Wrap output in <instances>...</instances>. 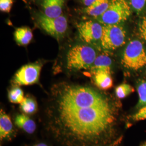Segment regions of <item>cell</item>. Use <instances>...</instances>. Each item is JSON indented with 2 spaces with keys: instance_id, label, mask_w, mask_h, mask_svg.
<instances>
[{
  "instance_id": "5b68a950",
  "label": "cell",
  "mask_w": 146,
  "mask_h": 146,
  "mask_svg": "<svg viewBox=\"0 0 146 146\" xmlns=\"http://www.w3.org/2000/svg\"><path fill=\"white\" fill-rule=\"evenodd\" d=\"M125 31L119 25H104L100 44L106 50H114L125 43Z\"/></svg>"
},
{
  "instance_id": "4fadbf2b",
  "label": "cell",
  "mask_w": 146,
  "mask_h": 146,
  "mask_svg": "<svg viewBox=\"0 0 146 146\" xmlns=\"http://www.w3.org/2000/svg\"><path fill=\"white\" fill-rule=\"evenodd\" d=\"M14 122L16 125L28 134H32L36 130V125L35 122L25 114L17 115Z\"/></svg>"
},
{
  "instance_id": "6da1fadb",
  "label": "cell",
  "mask_w": 146,
  "mask_h": 146,
  "mask_svg": "<svg viewBox=\"0 0 146 146\" xmlns=\"http://www.w3.org/2000/svg\"><path fill=\"white\" fill-rule=\"evenodd\" d=\"M54 134L67 144L87 146L109 135L114 110L102 95L86 86L67 85L59 90L49 115Z\"/></svg>"
},
{
  "instance_id": "9c48e42d",
  "label": "cell",
  "mask_w": 146,
  "mask_h": 146,
  "mask_svg": "<svg viewBox=\"0 0 146 146\" xmlns=\"http://www.w3.org/2000/svg\"><path fill=\"white\" fill-rule=\"evenodd\" d=\"M65 0H43L42 6L43 14L49 17H58L62 15Z\"/></svg>"
},
{
  "instance_id": "e0dca14e",
  "label": "cell",
  "mask_w": 146,
  "mask_h": 146,
  "mask_svg": "<svg viewBox=\"0 0 146 146\" xmlns=\"http://www.w3.org/2000/svg\"><path fill=\"white\" fill-rule=\"evenodd\" d=\"M8 99L11 103L21 104L25 99L23 90L19 87H15L9 92Z\"/></svg>"
},
{
  "instance_id": "30bf717a",
  "label": "cell",
  "mask_w": 146,
  "mask_h": 146,
  "mask_svg": "<svg viewBox=\"0 0 146 146\" xmlns=\"http://www.w3.org/2000/svg\"><path fill=\"white\" fill-rule=\"evenodd\" d=\"M111 58L106 55H100L97 56L90 68L93 74L98 72L111 73Z\"/></svg>"
},
{
  "instance_id": "d6986e66",
  "label": "cell",
  "mask_w": 146,
  "mask_h": 146,
  "mask_svg": "<svg viewBox=\"0 0 146 146\" xmlns=\"http://www.w3.org/2000/svg\"><path fill=\"white\" fill-rule=\"evenodd\" d=\"M137 92L139 100L136 108H140L146 106V81H142L139 84Z\"/></svg>"
},
{
  "instance_id": "d4e9b609",
  "label": "cell",
  "mask_w": 146,
  "mask_h": 146,
  "mask_svg": "<svg viewBox=\"0 0 146 146\" xmlns=\"http://www.w3.org/2000/svg\"><path fill=\"white\" fill-rule=\"evenodd\" d=\"M34 146H48L45 143H38V144H37L36 145Z\"/></svg>"
},
{
  "instance_id": "2e32d148",
  "label": "cell",
  "mask_w": 146,
  "mask_h": 146,
  "mask_svg": "<svg viewBox=\"0 0 146 146\" xmlns=\"http://www.w3.org/2000/svg\"><path fill=\"white\" fill-rule=\"evenodd\" d=\"M20 104V108L22 111L27 114H32L36 111V102L31 98H25Z\"/></svg>"
},
{
  "instance_id": "5bb4252c",
  "label": "cell",
  "mask_w": 146,
  "mask_h": 146,
  "mask_svg": "<svg viewBox=\"0 0 146 146\" xmlns=\"http://www.w3.org/2000/svg\"><path fill=\"white\" fill-rule=\"evenodd\" d=\"M93 75L94 83L100 89L107 90L112 87L113 80L110 73L98 72Z\"/></svg>"
},
{
  "instance_id": "603a6c76",
  "label": "cell",
  "mask_w": 146,
  "mask_h": 146,
  "mask_svg": "<svg viewBox=\"0 0 146 146\" xmlns=\"http://www.w3.org/2000/svg\"><path fill=\"white\" fill-rule=\"evenodd\" d=\"M139 32L141 38L146 42V16L143 17L140 23Z\"/></svg>"
},
{
  "instance_id": "ac0fdd59",
  "label": "cell",
  "mask_w": 146,
  "mask_h": 146,
  "mask_svg": "<svg viewBox=\"0 0 146 146\" xmlns=\"http://www.w3.org/2000/svg\"><path fill=\"white\" fill-rule=\"evenodd\" d=\"M134 92V89L130 84H121L115 89V94L119 99L125 98Z\"/></svg>"
},
{
  "instance_id": "ffe728a7",
  "label": "cell",
  "mask_w": 146,
  "mask_h": 146,
  "mask_svg": "<svg viewBox=\"0 0 146 146\" xmlns=\"http://www.w3.org/2000/svg\"><path fill=\"white\" fill-rule=\"evenodd\" d=\"M131 7L137 13L142 11L146 4V0H128Z\"/></svg>"
},
{
  "instance_id": "8fae6325",
  "label": "cell",
  "mask_w": 146,
  "mask_h": 146,
  "mask_svg": "<svg viewBox=\"0 0 146 146\" xmlns=\"http://www.w3.org/2000/svg\"><path fill=\"white\" fill-rule=\"evenodd\" d=\"M110 0H96L93 3L86 7L84 11L88 15L96 18L101 15L110 5Z\"/></svg>"
},
{
  "instance_id": "277c9868",
  "label": "cell",
  "mask_w": 146,
  "mask_h": 146,
  "mask_svg": "<svg viewBox=\"0 0 146 146\" xmlns=\"http://www.w3.org/2000/svg\"><path fill=\"white\" fill-rule=\"evenodd\" d=\"M121 63L125 68L135 70L146 64V53L140 41L134 40L129 43L123 52Z\"/></svg>"
},
{
  "instance_id": "8992f818",
  "label": "cell",
  "mask_w": 146,
  "mask_h": 146,
  "mask_svg": "<svg viewBox=\"0 0 146 146\" xmlns=\"http://www.w3.org/2000/svg\"><path fill=\"white\" fill-rule=\"evenodd\" d=\"M37 21L43 30L57 39L63 36L68 28L67 19L63 15L52 18L40 13L37 15Z\"/></svg>"
},
{
  "instance_id": "7402d4cb",
  "label": "cell",
  "mask_w": 146,
  "mask_h": 146,
  "mask_svg": "<svg viewBox=\"0 0 146 146\" xmlns=\"http://www.w3.org/2000/svg\"><path fill=\"white\" fill-rule=\"evenodd\" d=\"M132 119L134 121L146 120V106L140 108L136 113L133 115Z\"/></svg>"
},
{
  "instance_id": "52a82bcc",
  "label": "cell",
  "mask_w": 146,
  "mask_h": 146,
  "mask_svg": "<svg viewBox=\"0 0 146 146\" xmlns=\"http://www.w3.org/2000/svg\"><path fill=\"white\" fill-rule=\"evenodd\" d=\"M42 66L31 63L22 66L16 73L13 82L16 86H28L38 82Z\"/></svg>"
},
{
  "instance_id": "7c38bea8",
  "label": "cell",
  "mask_w": 146,
  "mask_h": 146,
  "mask_svg": "<svg viewBox=\"0 0 146 146\" xmlns=\"http://www.w3.org/2000/svg\"><path fill=\"white\" fill-rule=\"evenodd\" d=\"M13 132V126L10 117L1 110L0 112L1 140L9 138Z\"/></svg>"
},
{
  "instance_id": "484cf974",
  "label": "cell",
  "mask_w": 146,
  "mask_h": 146,
  "mask_svg": "<svg viewBox=\"0 0 146 146\" xmlns=\"http://www.w3.org/2000/svg\"><path fill=\"white\" fill-rule=\"evenodd\" d=\"M146 146V145H144V146Z\"/></svg>"
},
{
  "instance_id": "44dd1931",
  "label": "cell",
  "mask_w": 146,
  "mask_h": 146,
  "mask_svg": "<svg viewBox=\"0 0 146 146\" xmlns=\"http://www.w3.org/2000/svg\"><path fill=\"white\" fill-rule=\"evenodd\" d=\"M13 4V0H0V10L2 12L9 13Z\"/></svg>"
},
{
  "instance_id": "7a4b0ae2",
  "label": "cell",
  "mask_w": 146,
  "mask_h": 146,
  "mask_svg": "<svg viewBox=\"0 0 146 146\" xmlns=\"http://www.w3.org/2000/svg\"><path fill=\"white\" fill-rule=\"evenodd\" d=\"M96 58V53L92 47L76 45L67 53V68L73 71L90 69Z\"/></svg>"
},
{
  "instance_id": "ba28073f",
  "label": "cell",
  "mask_w": 146,
  "mask_h": 146,
  "mask_svg": "<svg viewBox=\"0 0 146 146\" xmlns=\"http://www.w3.org/2000/svg\"><path fill=\"white\" fill-rule=\"evenodd\" d=\"M80 38L87 43L100 41L103 33V26L100 22L93 21L81 22L77 25Z\"/></svg>"
},
{
  "instance_id": "9a60e30c",
  "label": "cell",
  "mask_w": 146,
  "mask_h": 146,
  "mask_svg": "<svg viewBox=\"0 0 146 146\" xmlns=\"http://www.w3.org/2000/svg\"><path fill=\"white\" fill-rule=\"evenodd\" d=\"M16 42L20 46H26L31 42L33 35L29 28L21 27L16 30L14 33Z\"/></svg>"
},
{
  "instance_id": "3957f363",
  "label": "cell",
  "mask_w": 146,
  "mask_h": 146,
  "mask_svg": "<svg viewBox=\"0 0 146 146\" xmlns=\"http://www.w3.org/2000/svg\"><path fill=\"white\" fill-rule=\"evenodd\" d=\"M131 13V5L126 0H110L107 10L95 19L104 25H119L126 21Z\"/></svg>"
},
{
  "instance_id": "cb8c5ba5",
  "label": "cell",
  "mask_w": 146,
  "mask_h": 146,
  "mask_svg": "<svg viewBox=\"0 0 146 146\" xmlns=\"http://www.w3.org/2000/svg\"><path fill=\"white\" fill-rule=\"evenodd\" d=\"M80 1L84 5L86 6V7H87L91 5L92 3H93L96 0H80Z\"/></svg>"
}]
</instances>
